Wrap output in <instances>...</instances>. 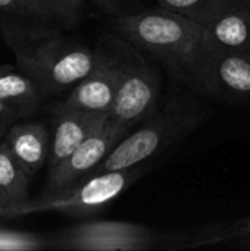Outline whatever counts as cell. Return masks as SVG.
<instances>
[{"mask_svg":"<svg viewBox=\"0 0 250 251\" xmlns=\"http://www.w3.org/2000/svg\"><path fill=\"white\" fill-rule=\"evenodd\" d=\"M44 96H47L46 91L28 75L6 69L0 72V101L15 109L21 116L31 115Z\"/></svg>","mask_w":250,"mask_h":251,"instance_id":"cell-13","label":"cell"},{"mask_svg":"<svg viewBox=\"0 0 250 251\" xmlns=\"http://www.w3.org/2000/svg\"><path fill=\"white\" fill-rule=\"evenodd\" d=\"M0 13L40 21L32 7L25 0H0Z\"/></svg>","mask_w":250,"mask_h":251,"instance_id":"cell-20","label":"cell"},{"mask_svg":"<svg viewBox=\"0 0 250 251\" xmlns=\"http://www.w3.org/2000/svg\"><path fill=\"white\" fill-rule=\"evenodd\" d=\"M15 203L10 196L0 187V210L6 213V216H15Z\"/></svg>","mask_w":250,"mask_h":251,"instance_id":"cell-22","label":"cell"},{"mask_svg":"<svg viewBox=\"0 0 250 251\" xmlns=\"http://www.w3.org/2000/svg\"><path fill=\"white\" fill-rule=\"evenodd\" d=\"M159 6L189 18L197 24H208L222 12L242 4L239 0H158Z\"/></svg>","mask_w":250,"mask_h":251,"instance_id":"cell-17","label":"cell"},{"mask_svg":"<svg viewBox=\"0 0 250 251\" xmlns=\"http://www.w3.org/2000/svg\"><path fill=\"white\" fill-rule=\"evenodd\" d=\"M239 1H243V3H250V0H239Z\"/></svg>","mask_w":250,"mask_h":251,"instance_id":"cell-25","label":"cell"},{"mask_svg":"<svg viewBox=\"0 0 250 251\" xmlns=\"http://www.w3.org/2000/svg\"><path fill=\"white\" fill-rule=\"evenodd\" d=\"M111 32L122 37L164 65L180 84L189 82L206 56L203 25L164 7L108 16Z\"/></svg>","mask_w":250,"mask_h":251,"instance_id":"cell-2","label":"cell"},{"mask_svg":"<svg viewBox=\"0 0 250 251\" xmlns=\"http://www.w3.org/2000/svg\"><path fill=\"white\" fill-rule=\"evenodd\" d=\"M62 28L41 21L0 13V35L22 74L46 94L74 88L99 63V47L90 49L66 38Z\"/></svg>","mask_w":250,"mask_h":251,"instance_id":"cell-1","label":"cell"},{"mask_svg":"<svg viewBox=\"0 0 250 251\" xmlns=\"http://www.w3.org/2000/svg\"><path fill=\"white\" fill-rule=\"evenodd\" d=\"M105 38L115 50L119 65L118 90L109 119L133 129L159 109L161 78L140 49L113 32Z\"/></svg>","mask_w":250,"mask_h":251,"instance_id":"cell-4","label":"cell"},{"mask_svg":"<svg viewBox=\"0 0 250 251\" xmlns=\"http://www.w3.org/2000/svg\"><path fill=\"white\" fill-rule=\"evenodd\" d=\"M52 249L47 235L10 231L0 226V251H32Z\"/></svg>","mask_w":250,"mask_h":251,"instance_id":"cell-18","label":"cell"},{"mask_svg":"<svg viewBox=\"0 0 250 251\" xmlns=\"http://www.w3.org/2000/svg\"><path fill=\"white\" fill-rule=\"evenodd\" d=\"M208 53H250L249 3L237 4L203 25Z\"/></svg>","mask_w":250,"mask_h":251,"instance_id":"cell-11","label":"cell"},{"mask_svg":"<svg viewBox=\"0 0 250 251\" xmlns=\"http://www.w3.org/2000/svg\"><path fill=\"white\" fill-rule=\"evenodd\" d=\"M52 249L75 251L175 250L178 235L125 221H87L47 235Z\"/></svg>","mask_w":250,"mask_h":251,"instance_id":"cell-5","label":"cell"},{"mask_svg":"<svg viewBox=\"0 0 250 251\" xmlns=\"http://www.w3.org/2000/svg\"><path fill=\"white\" fill-rule=\"evenodd\" d=\"M130 131V128L108 119L63 162L49 169L47 184L38 200H50L63 196L91 176L97 166Z\"/></svg>","mask_w":250,"mask_h":251,"instance_id":"cell-7","label":"cell"},{"mask_svg":"<svg viewBox=\"0 0 250 251\" xmlns=\"http://www.w3.org/2000/svg\"><path fill=\"white\" fill-rule=\"evenodd\" d=\"M97 47L100 50L97 66L72 88L62 103L83 110L111 113L118 90L119 65L115 50L105 37L100 38Z\"/></svg>","mask_w":250,"mask_h":251,"instance_id":"cell-9","label":"cell"},{"mask_svg":"<svg viewBox=\"0 0 250 251\" xmlns=\"http://www.w3.org/2000/svg\"><path fill=\"white\" fill-rule=\"evenodd\" d=\"M246 238H250V216L233 221H221L193 232L180 234L175 250L237 243Z\"/></svg>","mask_w":250,"mask_h":251,"instance_id":"cell-14","label":"cell"},{"mask_svg":"<svg viewBox=\"0 0 250 251\" xmlns=\"http://www.w3.org/2000/svg\"><path fill=\"white\" fill-rule=\"evenodd\" d=\"M147 166L137 165L124 169L97 172L63 196L50 200L28 201L27 204L18 207L15 215L21 216L32 212L56 210L69 218L90 219L121 197L144 175Z\"/></svg>","mask_w":250,"mask_h":251,"instance_id":"cell-6","label":"cell"},{"mask_svg":"<svg viewBox=\"0 0 250 251\" xmlns=\"http://www.w3.org/2000/svg\"><path fill=\"white\" fill-rule=\"evenodd\" d=\"M0 216H6V213L3 210H0Z\"/></svg>","mask_w":250,"mask_h":251,"instance_id":"cell-24","label":"cell"},{"mask_svg":"<svg viewBox=\"0 0 250 251\" xmlns=\"http://www.w3.org/2000/svg\"><path fill=\"white\" fill-rule=\"evenodd\" d=\"M249 9H250V3H249Z\"/></svg>","mask_w":250,"mask_h":251,"instance_id":"cell-27","label":"cell"},{"mask_svg":"<svg viewBox=\"0 0 250 251\" xmlns=\"http://www.w3.org/2000/svg\"><path fill=\"white\" fill-rule=\"evenodd\" d=\"M6 141L29 178H32L49 159L50 134L41 122L13 124Z\"/></svg>","mask_w":250,"mask_h":251,"instance_id":"cell-12","label":"cell"},{"mask_svg":"<svg viewBox=\"0 0 250 251\" xmlns=\"http://www.w3.org/2000/svg\"><path fill=\"white\" fill-rule=\"evenodd\" d=\"M22 118L15 109H12L10 106L4 104L3 101H0V140L7 134L9 128L19 119Z\"/></svg>","mask_w":250,"mask_h":251,"instance_id":"cell-21","label":"cell"},{"mask_svg":"<svg viewBox=\"0 0 250 251\" xmlns=\"http://www.w3.org/2000/svg\"><path fill=\"white\" fill-rule=\"evenodd\" d=\"M189 87L225 101H250V53H206Z\"/></svg>","mask_w":250,"mask_h":251,"instance_id":"cell-8","label":"cell"},{"mask_svg":"<svg viewBox=\"0 0 250 251\" xmlns=\"http://www.w3.org/2000/svg\"><path fill=\"white\" fill-rule=\"evenodd\" d=\"M52 115L53 137L47 159L49 169L63 162L83 141H85L109 119V113L69 107L62 101L52 106Z\"/></svg>","mask_w":250,"mask_h":251,"instance_id":"cell-10","label":"cell"},{"mask_svg":"<svg viewBox=\"0 0 250 251\" xmlns=\"http://www.w3.org/2000/svg\"><path fill=\"white\" fill-rule=\"evenodd\" d=\"M203 107L190 94L169 97L140 128L128 132L94 174L141 165L186 138L203 119ZM93 174V175H94Z\"/></svg>","mask_w":250,"mask_h":251,"instance_id":"cell-3","label":"cell"},{"mask_svg":"<svg viewBox=\"0 0 250 251\" xmlns=\"http://www.w3.org/2000/svg\"><path fill=\"white\" fill-rule=\"evenodd\" d=\"M106 16H121L141 10L139 0H91Z\"/></svg>","mask_w":250,"mask_h":251,"instance_id":"cell-19","label":"cell"},{"mask_svg":"<svg viewBox=\"0 0 250 251\" xmlns=\"http://www.w3.org/2000/svg\"><path fill=\"white\" fill-rule=\"evenodd\" d=\"M234 247H237V249H245V250H250V238L237 241V243L234 244Z\"/></svg>","mask_w":250,"mask_h":251,"instance_id":"cell-23","label":"cell"},{"mask_svg":"<svg viewBox=\"0 0 250 251\" xmlns=\"http://www.w3.org/2000/svg\"><path fill=\"white\" fill-rule=\"evenodd\" d=\"M41 22L59 28H74L83 19L84 0H25Z\"/></svg>","mask_w":250,"mask_h":251,"instance_id":"cell-16","label":"cell"},{"mask_svg":"<svg viewBox=\"0 0 250 251\" xmlns=\"http://www.w3.org/2000/svg\"><path fill=\"white\" fill-rule=\"evenodd\" d=\"M4 69H6V68H1V66H0V72H1V71H4Z\"/></svg>","mask_w":250,"mask_h":251,"instance_id":"cell-26","label":"cell"},{"mask_svg":"<svg viewBox=\"0 0 250 251\" xmlns=\"http://www.w3.org/2000/svg\"><path fill=\"white\" fill-rule=\"evenodd\" d=\"M29 181L31 178L12 153L7 141L0 140V187L13 200L15 210L28 203Z\"/></svg>","mask_w":250,"mask_h":251,"instance_id":"cell-15","label":"cell"}]
</instances>
